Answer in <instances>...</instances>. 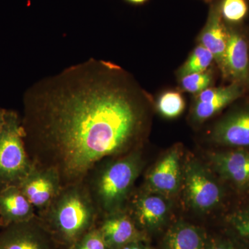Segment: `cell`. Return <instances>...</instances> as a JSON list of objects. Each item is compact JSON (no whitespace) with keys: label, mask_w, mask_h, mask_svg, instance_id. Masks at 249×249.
Returning <instances> with one entry per match:
<instances>
[{"label":"cell","mask_w":249,"mask_h":249,"mask_svg":"<svg viewBox=\"0 0 249 249\" xmlns=\"http://www.w3.org/2000/svg\"><path fill=\"white\" fill-rule=\"evenodd\" d=\"M153 104L122 67L90 59L28 89L26 151L33 164L58 174L62 187L83 182L101 160L139 150Z\"/></svg>","instance_id":"obj_1"},{"label":"cell","mask_w":249,"mask_h":249,"mask_svg":"<svg viewBox=\"0 0 249 249\" xmlns=\"http://www.w3.org/2000/svg\"><path fill=\"white\" fill-rule=\"evenodd\" d=\"M58 249H71L101 219L84 182L62 187L50 204L37 213Z\"/></svg>","instance_id":"obj_2"},{"label":"cell","mask_w":249,"mask_h":249,"mask_svg":"<svg viewBox=\"0 0 249 249\" xmlns=\"http://www.w3.org/2000/svg\"><path fill=\"white\" fill-rule=\"evenodd\" d=\"M140 150L101 160L84 180L101 218L124 211L143 168Z\"/></svg>","instance_id":"obj_3"},{"label":"cell","mask_w":249,"mask_h":249,"mask_svg":"<svg viewBox=\"0 0 249 249\" xmlns=\"http://www.w3.org/2000/svg\"><path fill=\"white\" fill-rule=\"evenodd\" d=\"M24 132L17 113L7 111L0 133V191L19 186L34 167L24 142Z\"/></svg>","instance_id":"obj_4"},{"label":"cell","mask_w":249,"mask_h":249,"mask_svg":"<svg viewBox=\"0 0 249 249\" xmlns=\"http://www.w3.org/2000/svg\"><path fill=\"white\" fill-rule=\"evenodd\" d=\"M183 178L187 202L194 211L208 213L222 203V187L198 160L186 162Z\"/></svg>","instance_id":"obj_5"},{"label":"cell","mask_w":249,"mask_h":249,"mask_svg":"<svg viewBox=\"0 0 249 249\" xmlns=\"http://www.w3.org/2000/svg\"><path fill=\"white\" fill-rule=\"evenodd\" d=\"M168 199L144 189L134 196L132 195L125 209L139 229L148 236L160 231L168 222L170 211Z\"/></svg>","instance_id":"obj_6"},{"label":"cell","mask_w":249,"mask_h":249,"mask_svg":"<svg viewBox=\"0 0 249 249\" xmlns=\"http://www.w3.org/2000/svg\"><path fill=\"white\" fill-rule=\"evenodd\" d=\"M228 27L229 39L221 76L229 83L240 85L249 92V29L245 24Z\"/></svg>","instance_id":"obj_7"},{"label":"cell","mask_w":249,"mask_h":249,"mask_svg":"<svg viewBox=\"0 0 249 249\" xmlns=\"http://www.w3.org/2000/svg\"><path fill=\"white\" fill-rule=\"evenodd\" d=\"M0 249H58L37 214L30 220L2 228Z\"/></svg>","instance_id":"obj_8"},{"label":"cell","mask_w":249,"mask_h":249,"mask_svg":"<svg viewBox=\"0 0 249 249\" xmlns=\"http://www.w3.org/2000/svg\"><path fill=\"white\" fill-rule=\"evenodd\" d=\"M181 155L178 145L167 151L147 174L144 189L167 198L176 195L183 180Z\"/></svg>","instance_id":"obj_9"},{"label":"cell","mask_w":249,"mask_h":249,"mask_svg":"<svg viewBox=\"0 0 249 249\" xmlns=\"http://www.w3.org/2000/svg\"><path fill=\"white\" fill-rule=\"evenodd\" d=\"M248 92L240 85L229 83L220 87H211L194 95L191 119L194 124H201L223 109L243 97Z\"/></svg>","instance_id":"obj_10"},{"label":"cell","mask_w":249,"mask_h":249,"mask_svg":"<svg viewBox=\"0 0 249 249\" xmlns=\"http://www.w3.org/2000/svg\"><path fill=\"white\" fill-rule=\"evenodd\" d=\"M18 187L37 213L45 210L62 188L55 171L34 165Z\"/></svg>","instance_id":"obj_11"},{"label":"cell","mask_w":249,"mask_h":249,"mask_svg":"<svg viewBox=\"0 0 249 249\" xmlns=\"http://www.w3.org/2000/svg\"><path fill=\"white\" fill-rule=\"evenodd\" d=\"M97 227L107 249H121L132 242L148 240V236L139 229L126 209L101 217Z\"/></svg>","instance_id":"obj_12"},{"label":"cell","mask_w":249,"mask_h":249,"mask_svg":"<svg viewBox=\"0 0 249 249\" xmlns=\"http://www.w3.org/2000/svg\"><path fill=\"white\" fill-rule=\"evenodd\" d=\"M211 139L222 146L249 147V103L234 108L218 121Z\"/></svg>","instance_id":"obj_13"},{"label":"cell","mask_w":249,"mask_h":249,"mask_svg":"<svg viewBox=\"0 0 249 249\" xmlns=\"http://www.w3.org/2000/svg\"><path fill=\"white\" fill-rule=\"evenodd\" d=\"M210 163L224 181L240 191L249 189V150L245 148L211 152Z\"/></svg>","instance_id":"obj_14"},{"label":"cell","mask_w":249,"mask_h":249,"mask_svg":"<svg viewBox=\"0 0 249 249\" xmlns=\"http://www.w3.org/2000/svg\"><path fill=\"white\" fill-rule=\"evenodd\" d=\"M229 39V27L221 16L219 0H215L210 4L207 19L198 36L197 42L213 55L221 75L224 71Z\"/></svg>","instance_id":"obj_15"},{"label":"cell","mask_w":249,"mask_h":249,"mask_svg":"<svg viewBox=\"0 0 249 249\" xmlns=\"http://www.w3.org/2000/svg\"><path fill=\"white\" fill-rule=\"evenodd\" d=\"M36 214L35 208L19 187L9 186L0 191V227L30 220Z\"/></svg>","instance_id":"obj_16"},{"label":"cell","mask_w":249,"mask_h":249,"mask_svg":"<svg viewBox=\"0 0 249 249\" xmlns=\"http://www.w3.org/2000/svg\"><path fill=\"white\" fill-rule=\"evenodd\" d=\"M211 239L201 229L178 221L170 226L162 242L163 249H209Z\"/></svg>","instance_id":"obj_17"},{"label":"cell","mask_w":249,"mask_h":249,"mask_svg":"<svg viewBox=\"0 0 249 249\" xmlns=\"http://www.w3.org/2000/svg\"><path fill=\"white\" fill-rule=\"evenodd\" d=\"M214 63L212 53L202 45L198 44L177 71V76L180 78L192 73L207 71L211 69Z\"/></svg>","instance_id":"obj_18"},{"label":"cell","mask_w":249,"mask_h":249,"mask_svg":"<svg viewBox=\"0 0 249 249\" xmlns=\"http://www.w3.org/2000/svg\"><path fill=\"white\" fill-rule=\"evenodd\" d=\"M155 107L160 115L165 119H176L184 111L186 101L179 89L167 90L157 98Z\"/></svg>","instance_id":"obj_19"},{"label":"cell","mask_w":249,"mask_h":249,"mask_svg":"<svg viewBox=\"0 0 249 249\" xmlns=\"http://www.w3.org/2000/svg\"><path fill=\"white\" fill-rule=\"evenodd\" d=\"M219 10L228 25L244 24L249 15V0H219Z\"/></svg>","instance_id":"obj_20"},{"label":"cell","mask_w":249,"mask_h":249,"mask_svg":"<svg viewBox=\"0 0 249 249\" xmlns=\"http://www.w3.org/2000/svg\"><path fill=\"white\" fill-rule=\"evenodd\" d=\"M178 80V89L181 92L196 95L213 86L214 72L213 69H210L207 71L187 75Z\"/></svg>","instance_id":"obj_21"},{"label":"cell","mask_w":249,"mask_h":249,"mask_svg":"<svg viewBox=\"0 0 249 249\" xmlns=\"http://www.w3.org/2000/svg\"><path fill=\"white\" fill-rule=\"evenodd\" d=\"M228 233L249 249V210L234 213L227 220Z\"/></svg>","instance_id":"obj_22"},{"label":"cell","mask_w":249,"mask_h":249,"mask_svg":"<svg viewBox=\"0 0 249 249\" xmlns=\"http://www.w3.org/2000/svg\"><path fill=\"white\" fill-rule=\"evenodd\" d=\"M71 249H107L106 242L97 227L83 236Z\"/></svg>","instance_id":"obj_23"},{"label":"cell","mask_w":249,"mask_h":249,"mask_svg":"<svg viewBox=\"0 0 249 249\" xmlns=\"http://www.w3.org/2000/svg\"><path fill=\"white\" fill-rule=\"evenodd\" d=\"M209 249H247L230 234L217 236L211 239Z\"/></svg>","instance_id":"obj_24"},{"label":"cell","mask_w":249,"mask_h":249,"mask_svg":"<svg viewBox=\"0 0 249 249\" xmlns=\"http://www.w3.org/2000/svg\"><path fill=\"white\" fill-rule=\"evenodd\" d=\"M145 246L143 245V242H132L124 246V248L121 249H145Z\"/></svg>","instance_id":"obj_25"},{"label":"cell","mask_w":249,"mask_h":249,"mask_svg":"<svg viewBox=\"0 0 249 249\" xmlns=\"http://www.w3.org/2000/svg\"><path fill=\"white\" fill-rule=\"evenodd\" d=\"M6 113L7 110L0 108V133L4 128L5 123H6Z\"/></svg>","instance_id":"obj_26"},{"label":"cell","mask_w":249,"mask_h":249,"mask_svg":"<svg viewBox=\"0 0 249 249\" xmlns=\"http://www.w3.org/2000/svg\"><path fill=\"white\" fill-rule=\"evenodd\" d=\"M126 2L129 4L134 5V6H141L146 4L149 0H124Z\"/></svg>","instance_id":"obj_27"},{"label":"cell","mask_w":249,"mask_h":249,"mask_svg":"<svg viewBox=\"0 0 249 249\" xmlns=\"http://www.w3.org/2000/svg\"><path fill=\"white\" fill-rule=\"evenodd\" d=\"M202 1H205V2L209 3V4H211V2L215 1V0H202Z\"/></svg>","instance_id":"obj_28"},{"label":"cell","mask_w":249,"mask_h":249,"mask_svg":"<svg viewBox=\"0 0 249 249\" xmlns=\"http://www.w3.org/2000/svg\"><path fill=\"white\" fill-rule=\"evenodd\" d=\"M145 249H152L150 248V247H145Z\"/></svg>","instance_id":"obj_29"}]
</instances>
